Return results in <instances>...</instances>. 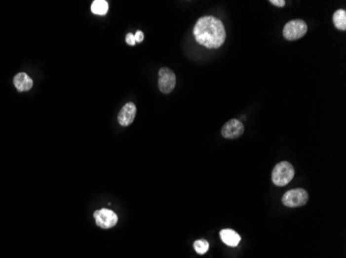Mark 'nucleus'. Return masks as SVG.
<instances>
[{
  "instance_id": "nucleus-14",
  "label": "nucleus",
  "mask_w": 346,
  "mask_h": 258,
  "mask_svg": "<svg viewBox=\"0 0 346 258\" xmlns=\"http://www.w3.org/2000/svg\"><path fill=\"white\" fill-rule=\"evenodd\" d=\"M125 41H127V44L129 46H135L136 45V40H135V37L132 33H128L127 34V37H125Z\"/></svg>"
},
{
  "instance_id": "nucleus-8",
  "label": "nucleus",
  "mask_w": 346,
  "mask_h": 258,
  "mask_svg": "<svg viewBox=\"0 0 346 258\" xmlns=\"http://www.w3.org/2000/svg\"><path fill=\"white\" fill-rule=\"evenodd\" d=\"M136 113H137V109L133 102L125 103L118 114V123L124 127L129 126L134 122Z\"/></svg>"
},
{
  "instance_id": "nucleus-11",
  "label": "nucleus",
  "mask_w": 346,
  "mask_h": 258,
  "mask_svg": "<svg viewBox=\"0 0 346 258\" xmlns=\"http://www.w3.org/2000/svg\"><path fill=\"white\" fill-rule=\"evenodd\" d=\"M91 13L98 16H105L108 13L109 4L105 0H94L90 6Z\"/></svg>"
},
{
  "instance_id": "nucleus-10",
  "label": "nucleus",
  "mask_w": 346,
  "mask_h": 258,
  "mask_svg": "<svg viewBox=\"0 0 346 258\" xmlns=\"http://www.w3.org/2000/svg\"><path fill=\"white\" fill-rule=\"evenodd\" d=\"M221 240L230 247H236L240 242L239 234L232 229H223L220 232Z\"/></svg>"
},
{
  "instance_id": "nucleus-2",
  "label": "nucleus",
  "mask_w": 346,
  "mask_h": 258,
  "mask_svg": "<svg viewBox=\"0 0 346 258\" xmlns=\"http://www.w3.org/2000/svg\"><path fill=\"white\" fill-rule=\"evenodd\" d=\"M295 177V168L288 161L279 162L271 173L272 183L276 186H286Z\"/></svg>"
},
{
  "instance_id": "nucleus-9",
  "label": "nucleus",
  "mask_w": 346,
  "mask_h": 258,
  "mask_svg": "<svg viewBox=\"0 0 346 258\" xmlns=\"http://www.w3.org/2000/svg\"><path fill=\"white\" fill-rule=\"evenodd\" d=\"M14 85L18 91L25 92L33 88L34 81L27 73L20 72V73H17L14 78Z\"/></svg>"
},
{
  "instance_id": "nucleus-4",
  "label": "nucleus",
  "mask_w": 346,
  "mask_h": 258,
  "mask_svg": "<svg viewBox=\"0 0 346 258\" xmlns=\"http://www.w3.org/2000/svg\"><path fill=\"white\" fill-rule=\"evenodd\" d=\"M307 24L303 20H292L283 29V35L287 40H297L307 33Z\"/></svg>"
},
{
  "instance_id": "nucleus-6",
  "label": "nucleus",
  "mask_w": 346,
  "mask_h": 258,
  "mask_svg": "<svg viewBox=\"0 0 346 258\" xmlns=\"http://www.w3.org/2000/svg\"><path fill=\"white\" fill-rule=\"evenodd\" d=\"M159 89L162 93H170L176 85V77L174 72L168 67H162L159 70Z\"/></svg>"
},
{
  "instance_id": "nucleus-1",
  "label": "nucleus",
  "mask_w": 346,
  "mask_h": 258,
  "mask_svg": "<svg viewBox=\"0 0 346 258\" xmlns=\"http://www.w3.org/2000/svg\"><path fill=\"white\" fill-rule=\"evenodd\" d=\"M193 32L198 44L207 49H218L226 39V31L221 20L212 16L199 19Z\"/></svg>"
},
{
  "instance_id": "nucleus-5",
  "label": "nucleus",
  "mask_w": 346,
  "mask_h": 258,
  "mask_svg": "<svg viewBox=\"0 0 346 258\" xmlns=\"http://www.w3.org/2000/svg\"><path fill=\"white\" fill-rule=\"evenodd\" d=\"M93 218L96 220L98 226L103 229L112 228L113 226L116 225L118 221L117 215L109 209L97 210L93 213Z\"/></svg>"
},
{
  "instance_id": "nucleus-13",
  "label": "nucleus",
  "mask_w": 346,
  "mask_h": 258,
  "mask_svg": "<svg viewBox=\"0 0 346 258\" xmlns=\"http://www.w3.org/2000/svg\"><path fill=\"white\" fill-rule=\"evenodd\" d=\"M209 248V245L206 241L204 240H198L194 243V249L195 251L198 253V254H200V255H203L207 252Z\"/></svg>"
},
{
  "instance_id": "nucleus-16",
  "label": "nucleus",
  "mask_w": 346,
  "mask_h": 258,
  "mask_svg": "<svg viewBox=\"0 0 346 258\" xmlns=\"http://www.w3.org/2000/svg\"><path fill=\"white\" fill-rule=\"evenodd\" d=\"M272 5H276V6H280V7H283L285 5V1L284 0H270L269 1Z\"/></svg>"
},
{
  "instance_id": "nucleus-12",
  "label": "nucleus",
  "mask_w": 346,
  "mask_h": 258,
  "mask_svg": "<svg viewBox=\"0 0 346 258\" xmlns=\"http://www.w3.org/2000/svg\"><path fill=\"white\" fill-rule=\"evenodd\" d=\"M333 23L339 30L346 29V12L344 9H338L333 15Z\"/></svg>"
},
{
  "instance_id": "nucleus-15",
  "label": "nucleus",
  "mask_w": 346,
  "mask_h": 258,
  "mask_svg": "<svg viewBox=\"0 0 346 258\" xmlns=\"http://www.w3.org/2000/svg\"><path fill=\"white\" fill-rule=\"evenodd\" d=\"M134 37H135L136 42H141V41L143 40V38H144V34H143V32H142V31H140V30H138V31L136 32V33L134 34Z\"/></svg>"
},
{
  "instance_id": "nucleus-7",
  "label": "nucleus",
  "mask_w": 346,
  "mask_h": 258,
  "mask_svg": "<svg viewBox=\"0 0 346 258\" xmlns=\"http://www.w3.org/2000/svg\"><path fill=\"white\" fill-rule=\"evenodd\" d=\"M245 131L244 124L237 119H231L222 127V135L225 138H237L242 135Z\"/></svg>"
},
{
  "instance_id": "nucleus-3",
  "label": "nucleus",
  "mask_w": 346,
  "mask_h": 258,
  "mask_svg": "<svg viewBox=\"0 0 346 258\" xmlns=\"http://www.w3.org/2000/svg\"><path fill=\"white\" fill-rule=\"evenodd\" d=\"M309 195L305 189L297 188L287 191L282 197L283 205L289 208H298L306 205Z\"/></svg>"
}]
</instances>
